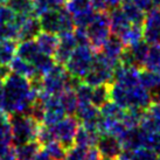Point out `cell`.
<instances>
[{
  "label": "cell",
  "mask_w": 160,
  "mask_h": 160,
  "mask_svg": "<svg viewBox=\"0 0 160 160\" xmlns=\"http://www.w3.org/2000/svg\"><path fill=\"white\" fill-rule=\"evenodd\" d=\"M38 93L32 89L28 78L15 72H11L4 81V96L0 108L9 115L27 113Z\"/></svg>",
  "instance_id": "1"
},
{
  "label": "cell",
  "mask_w": 160,
  "mask_h": 160,
  "mask_svg": "<svg viewBox=\"0 0 160 160\" xmlns=\"http://www.w3.org/2000/svg\"><path fill=\"white\" fill-rule=\"evenodd\" d=\"M12 126V145L19 146L21 144L36 140L38 131L42 123H39L32 116L27 113H12L11 118Z\"/></svg>",
  "instance_id": "2"
},
{
  "label": "cell",
  "mask_w": 160,
  "mask_h": 160,
  "mask_svg": "<svg viewBox=\"0 0 160 160\" xmlns=\"http://www.w3.org/2000/svg\"><path fill=\"white\" fill-rule=\"evenodd\" d=\"M41 29L54 34H61L64 32H72L75 28V23L71 14L67 9H49L46 13L39 17Z\"/></svg>",
  "instance_id": "3"
},
{
  "label": "cell",
  "mask_w": 160,
  "mask_h": 160,
  "mask_svg": "<svg viewBox=\"0 0 160 160\" xmlns=\"http://www.w3.org/2000/svg\"><path fill=\"white\" fill-rule=\"evenodd\" d=\"M115 69L116 66H113L110 61H108L101 52H96L92 66L88 71V74L84 76L83 82L92 88L101 84L110 83L113 81Z\"/></svg>",
  "instance_id": "4"
},
{
  "label": "cell",
  "mask_w": 160,
  "mask_h": 160,
  "mask_svg": "<svg viewBox=\"0 0 160 160\" xmlns=\"http://www.w3.org/2000/svg\"><path fill=\"white\" fill-rule=\"evenodd\" d=\"M95 50L90 45H78L71 54L69 61L66 64L67 70L70 75L83 81L84 76L88 74L93 63Z\"/></svg>",
  "instance_id": "5"
},
{
  "label": "cell",
  "mask_w": 160,
  "mask_h": 160,
  "mask_svg": "<svg viewBox=\"0 0 160 160\" xmlns=\"http://www.w3.org/2000/svg\"><path fill=\"white\" fill-rule=\"evenodd\" d=\"M90 46L95 52L101 50L104 42L111 35L110 18L108 11H96L92 21L87 27Z\"/></svg>",
  "instance_id": "6"
},
{
  "label": "cell",
  "mask_w": 160,
  "mask_h": 160,
  "mask_svg": "<svg viewBox=\"0 0 160 160\" xmlns=\"http://www.w3.org/2000/svg\"><path fill=\"white\" fill-rule=\"evenodd\" d=\"M80 120L75 116H67L55 125L50 126L55 140L60 142L68 150L75 145V136L80 126Z\"/></svg>",
  "instance_id": "7"
},
{
  "label": "cell",
  "mask_w": 160,
  "mask_h": 160,
  "mask_svg": "<svg viewBox=\"0 0 160 160\" xmlns=\"http://www.w3.org/2000/svg\"><path fill=\"white\" fill-rule=\"evenodd\" d=\"M58 38H60V42H58V49L53 58L56 63L66 66L70 58L71 54L74 53L75 48L78 46V43H77L76 36L74 34V31L61 33V34H58Z\"/></svg>",
  "instance_id": "8"
},
{
  "label": "cell",
  "mask_w": 160,
  "mask_h": 160,
  "mask_svg": "<svg viewBox=\"0 0 160 160\" xmlns=\"http://www.w3.org/2000/svg\"><path fill=\"white\" fill-rule=\"evenodd\" d=\"M144 39L148 45H160V8L153 7L144 21Z\"/></svg>",
  "instance_id": "9"
},
{
  "label": "cell",
  "mask_w": 160,
  "mask_h": 160,
  "mask_svg": "<svg viewBox=\"0 0 160 160\" xmlns=\"http://www.w3.org/2000/svg\"><path fill=\"white\" fill-rule=\"evenodd\" d=\"M96 147L103 157V159L116 160L123 151L119 138L113 134H101Z\"/></svg>",
  "instance_id": "10"
},
{
  "label": "cell",
  "mask_w": 160,
  "mask_h": 160,
  "mask_svg": "<svg viewBox=\"0 0 160 160\" xmlns=\"http://www.w3.org/2000/svg\"><path fill=\"white\" fill-rule=\"evenodd\" d=\"M124 49L125 45L123 43V41L120 40L119 36L111 34L108 38V40L104 42L101 50H98V52H101L108 61H110L113 66L117 67L119 64L120 56L124 52Z\"/></svg>",
  "instance_id": "11"
},
{
  "label": "cell",
  "mask_w": 160,
  "mask_h": 160,
  "mask_svg": "<svg viewBox=\"0 0 160 160\" xmlns=\"http://www.w3.org/2000/svg\"><path fill=\"white\" fill-rule=\"evenodd\" d=\"M139 128L145 132H160V104L152 102L144 110Z\"/></svg>",
  "instance_id": "12"
},
{
  "label": "cell",
  "mask_w": 160,
  "mask_h": 160,
  "mask_svg": "<svg viewBox=\"0 0 160 160\" xmlns=\"http://www.w3.org/2000/svg\"><path fill=\"white\" fill-rule=\"evenodd\" d=\"M145 136H146V132L139 126L133 129H128L119 137L123 150H137V148L144 147Z\"/></svg>",
  "instance_id": "13"
},
{
  "label": "cell",
  "mask_w": 160,
  "mask_h": 160,
  "mask_svg": "<svg viewBox=\"0 0 160 160\" xmlns=\"http://www.w3.org/2000/svg\"><path fill=\"white\" fill-rule=\"evenodd\" d=\"M42 31L41 29L40 20L39 17L36 15H29L25 19L22 25L20 26L19 29V41H25V40H35V38L39 35V33Z\"/></svg>",
  "instance_id": "14"
},
{
  "label": "cell",
  "mask_w": 160,
  "mask_h": 160,
  "mask_svg": "<svg viewBox=\"0 0 160 160\" xmlns=\"http://www.w3.org/2000/svg\"><path fill=\"white\" fill-rule=\"evenodd\" d=\"M35 41L42 53L47 54L49 56H54L60 42V38L54 33L43 31L39 33V35L35 38Z\"/></svg>",
  "instance_id": "15"
},
{
  "label": "cell",
  "mask_w": 160,
  "mask_h": 160,
  "mask_svg": "<svg viewBox=\"0 0 160 160\" xmlns=\"http://www.w3.org/2000/svg\"><path fill=\"white\" fill-rule=\"evenodd\" d=\"M109 18H110L111 34H115V35L119 36L131 25V22L129 21V19L126 18L124 12L118 6L115 8H111V12L109 13Z\"/></svg>",
  "instance_id": "16"
},
{
  "label": "cell",
  "mask_w": 160,
  "mask_h": 160,
  "mask_svg": "<svg viewBox=\"0 0 160 160\" xmlns=\"http://www.w3.org/2000/svg\"><path fill=\"white\" fill-rule=\"evenodd\" d=\"M119 6L126 15V18L129 19L130 22L134 23V25H144L146 14L142 9L139 8L132 0H122Z\"/></svg>",
  "instance_id": "17"
},
{
  "label": "cell",
  "mask_w": 160,
  "mask_h": 160,
  "mask_svg": "<svg viewBox=\"0 0 160 160\" xmlns=\"http://www.w3.org/2000/svg\"><path fill=\"white\" fill-rule=\"evenodd\" d=\"M41 53L39 46L36 43L35 40H25V41H19L18 49H17V56L22 58L27 62L33 64L38 58V55Z\"/></svg>",
  "instance_id": "18"
},
{
  "label": "cell",
  "mask_w": 160,
  "mask_h": 160,
  "mask_svg": "<svg viewBox=\"0 0 160 160\" xmlns=\"http://www.w3.org/2000/svg\"><path fill=\"white\" fill-rule=\"evenodd\" d=\"M99 136L101 134L98 133L97 131H93V130L88 129L83 125H80L75 136V145L85 147V148L96 146Z\"/></svg>",
  "instance_id": "19"
},
{
  "label": "cell",
  "mask_w": 160,
  "mask_h": 160,
  "mask_svg": "<svg viewBox=\"0 0 160 160\" xmlns=\"http://www.w3.org/2000/svg\"><path fill=\"white\" fill-rule=\"evenodd\" d=\"M42 150L39 142L36 140L28 142L26 144H21L19 146H14V154L17 160H34L36 154Z\"/></svg>",
  "instance_id": "20"
},
{
  "label": "cell",
  "mask_w": 160,
  "mask_h": 160,
  "mask_svg": "<svg viewBox=\"0 0 160 160\" xmlns=\"http://www.w3.org/2000/svg\"><path fill=\"white\" fill-rule=\"evenodd\" d=\"M58 98H60V103L67 116H75L77 107H78V98H77L75 89L66 88L58 95Z\"/></svg>",
  "instance_id": "21"
},
{
  "label": "cell",
  "mask_w": 160,
  "mask_h": 160,
  "mask_svg": "<svg viewBox=\"0 0 160 160\" xmlns=\"http://www.w3.org/2000/svg\"><path fill=\"white\" fill-rule=\"evenodd\" d=\"M9 68L12 72H15L18 75H21L23 77H26L28 80H31L33 77H35L36 75H39L40 72L36 70V68L34 67V64L27 62L22 58H20L19 56L14 58V60L11 62Z\"/></svg>",
  "instance_id": "22"
},
{
  "label": "cell",
  "mask_w": 160,
  "mask_h": 160,
  "mask_svg": "<svg viewBox=\"0 0 160 160\" xmlns=\"http://www.w3.org/2000/svg\"><path fill=\"white\" fill-rule=\"evenodd\" d=\"M120 40L123 41L125 47L133 46L138 42H140L144 38V28L142 25H134L131 23L126 29L119 35Z\"/></svg>",
  "instance_id": "23"
},
{
  "label": "cell",
  "mask_w": 160,
  "mask_h": 160,
  "mask_svg": "<svg viewBox=\"0 0 160 160\" xmlns=\"http://www.w3.org/2000/svg\"><path fill=\"white\" fill-rule=\"evenodd\" d=\"M18 43L15 39H7L0 42V64H11L17 55Z\"/></svg>",
  "instance_id": "24"
},
{
  "label": "cell",
  "mask_w": 160,
  "mask_h": 160,
  "mask_svg": "<svg viewBox=\"0 0 160 160\" xmlns=\"http://www.w3.org/2000/svg\"><path fill=\"white\" fill-rule=\"evenodd\" d=\"M139 82L148 91L160 88V74L156 71L148 70L146 68L139 69Z\"/></svg>",
  "instance_id": "25"
},
{
  "label": "cell",
  "mask_w": 160,
  "mask_h": 160,
  "mask_svg": "<svg viewBox=\"0 0 160 160\" xmlns=\"http://www.w3.org/2000/svg\"><path fill=\"white\" fill-rule=\"evenodd\" d=\"M64 8L71 14L72 18L81 15V14L91 12L95 9L91 0H67L66 5H64Z\"/></svg>",
  "instance_id": "26"
},
{
  "label": "cell",
  "mask_w": 160,
  "mask_h": 160,
  "mask_svg": "<svg viewBox=\"0 0 160 160\" xmlns=\"http://www.w3.org/2000/svg\"><path fill=\"white\" fill-rule=\"evenodd\" d=\"M110 83L101 84L92 88V95H91V103L98 109L102 107L104 103L110 101Z\"/></svg>",
  "instance_id": "27"
},
{
  "label": "cell",
  "mask_w": 160,
  "mask_h": 160,
  "mask_svg": "<svg viewBox=\"0 0 160 160\" xmlns=\"http://www.w3.org/2000/svg\"><path fill=\"white\" fill-rule=\"evenodd\" d=\"M13 12L19 15H34V2L33 0H8L7 1Z\"/></svg>",
  "instance_id": "28"
},
{
  "label": "cell",
  "mask_w": 160,
  "mask_h": 160,
  "mask_svg": "<svg viewBox=\"0 0 160 160\" xmlns=\"http://www.w3.org/2000/svg\"><path fill=\"white\" fill-rule=\"evenodd\" d=\"M142 68L156 71L160 74V45H152L147 53L146 60Z\"/></svg>",
  "instance_id": "29"
},
{
  "label": "cell",
  "mask_w": 160,
  "mask_h": 160,
  "mask_svg": "<svg viewBox=\"0 0 160 160\" xmlns=\"http://www.w3.org/2000/svg\"><path fill=\"white\" fill-rule=\"evenodd\" d=\"M11 147H13L11 122H0V154L8 151Z\"/></svg>",
  "instance_id": "30"
},
{
  "label": "cell",
  "mask_w": 160,
  "mask_h": 160,
  "mask_svg": "<svg viewBox=\"0 0 160 160\" xmlns=\"http://www.w3.org/2000/svg\"><path fill=\"white\" fill-rule=\"evenodd\" d=\"M101 115L105 118H112V119H122L123 116L125 113V109L119 107L117 103L113 101H108L107 103H104L102 107L99 108Z\"/></svg>",
  "instance_id": "31"
},
{
  "label": "cell",
  "mask_w": 160,
  "mask_h": 160,
  "mask_svg": "<svg viewBox=\"0 0 160 160\" xmlns=\"http://www.w3.org/2000/svg\"><path fill=\"white\" fill-rule=\"evenodd\" d=\"M33 64H34V67L36 68V70L39 71L41 75H45L46 72H48V71L56 64V62H55L54 58L49 56L47 54H43L41 52V53L38 55V58H35V61L33 62Z\"/></svg>",
  "instance_id": "32"
},
{
  "label": "cell",
  "mask_w": 160,
  "mask_h": 160,
  "mask_svg": "<svg viewBox=\"0 0 160 160\" xmlns=\"http://www.w3.org/2000/svg\"><path fill=\"white\" fill-rule=\"evenodd\" d=\"M49 156L53 158V160H63L67 150L63 147V145L58 140H53L47 144L45 147H42Z\"/></svg>",
  "instance_id": "33"
},
{
  "label": "cell",
  "mask_w": 160,
  "mask_h": 160,
  "mask_svg": "<svg viewBox=\"0 0 160 160\" xmlns=\"http://www.w3.org/2000/svg\"><path fill=\"white\" fill-rule=\"evenodd\" d=\"M157 153L150 148L140 147L137 150H131V159L130 160H157Z\"/></svg>",
  "instance_id": "34"
},
{
  "label": "cell",
  "mask_w": 160,
  "mask_h": 160,
  "mask_svg": "<svg viewBox=\"0 0 160 160\" xmlns=\"http://www.w3.org/2000/svg\"><path fill=\"white\" fill-rule=\"evenodd\" d=\"M144 147L150 148L157 154H160V132H146Z\"/></svg>",
  "instance_id": "35"
},
{
  "label": "cell",
  "mask_w": 160,
  "mask_h": 160,
  "mask_svg": "<svg viewBox=\"0 0 160 160\" xmlns=\"http://www.w3.org/2000/svg\"><path fill=\"white\" fill-rule=\"evenodd\" d=\"M78 103H89L91 102V95H92V87L88 85L83 81L81 82L78 87L75 89Z\"/></svg>",
  "instance_id": "36"
},
{
  "label": "cell",
  "mask_w": 160,
  "mask_h": 160,
  "mask_svg": "<svg viewBox=\"0 0 160 160\" xmlns=\"http://www.w3.org/2000/svg\"><path fill=\"white\" fill-rule=\"evenodd\" d=\"M88 150H89V148L74 145L72 147H70V148L67 150L63 160H85Z\"/></svg>",
  "instance_id": "37"
},
{
  "label": "cell",
  "mask_w": 160,
  "mask_h": 160,
  "mask_svg": "<svg viewBox=\"0 0 160 160\" xmlns=\"http://www.w3.org/2000/svg\"><path fill=\"white\" fill-rule=\"evenodd\" d=\"M17 17V14L13 12V9L8 5L0 4V25L12 22Z\"/></svg>",
  "instance_id": "38"
},
{
  "label": "cell",
  "mask_w": 160,
  "mask_h": 160,
  "mask_svg": "<svg viewBox=\"0 0 160 160\" xmlns=\"http://www.w3.org/2000/svg\"><path fill=\"white\" fill-rule=\"evenodd\" d=\"M34 2V15L40 17L41 14L46 13L50 9L49 0H33Z\"/></svg>",
  "instance_id": "39"
},
{
  "label": "cell",
  "mask_w": 160,
  "mask_h": 160,
  "mask_svg": "<svg viewBox=\"0 0 160 160\" xmlns=\"http://www.w3.org/2000/svg\"><path fill=\"white\" fill-rule=\"evenodd\" d=\"M134 4L137 5L140 9H142L145 13L150 12L153 7H154V2L153 0H132Z\"/></svg>",
  "instance_id": "40"
},
{
  "label": "cell",
  "mask_w": 160,
  "mask_h": 160,
  "mask_svg": "<svg viewBox=\"0 0 160 160\" xmlns=\"http://www.w3.org/2000/svg\"><path fill=\"white\" fill-rule=\"evenodd\" d=\"M85 160H103V157L101 156V153H99V151L97 150V147L92 146L88 150Z\"/></svg>",
  "instance_id": "41"
},
{
  "label": "cell",
  "mask_w": 160,
  "mask_h": 160,
  "mask_svg": "<svg viewBox=\"0 0 160 160\" xmlns=\"http://www.w3.org/2000/svg\"><path fill=\"white\" fill-rule=\"evenodd\" d=\"M91 2L96 11H108L109 9L107 0H91Z\"/></svg>",
  "instance_id": "42"
},
{
  "label": "cell",
  "mask_w": 160,
  "mask_h": 160,
  "mask_svg": "<svg viewBox=\"0 0 160 160\" xmlns=\"http://www.w3.org/2000/svg\"><path fill=\"white\" fill-rule=\"evenodd\" d=\"M12 72V70H11V68H9V66H6V64H0V80L1 81H5L7 77H8V75Z\"/></svg>",
  "instance_id": "43"
},
{
  "label": "cell",
  "mask_w": 160,
  "mask_h": 160,
  "mask_svg": "<svg viewBox=\"0 0 160 160\" xmlns=\"http://www.w3.org/2000/svg\"><path fill=\"white\" fill-rule=\"evenodd\" d=\"M0 160H17L14 154V147H11L8 151L0 154Z\"/></svg>",
  "instance_id": "44"
},
{
  "label": "cell",
  "mask_w": 160,
  "mask_h": 160,
  "mask_svg": "<svg viewBox=\"0 0 160 160\" xmlns=\"http://www.w3.org/2000/svg\"><path fill=\"white\" fill-rule=\"evenodd\" d=\"M67 0H49V6L50 9H60L63 8Z\"/></svg>",
  "instance_id": "45"
},
{
  "label": "cell",
  "mask_w": 160,
  "mask_h": 160,
  "mask_svg": "<svg viewBox=\"0 0 160 160\" xmlns=\"http://www.w3.org/2000/svg\"><path fill=\"white\" fill-rule=\"evenodd\" d=\"M34 160H53V158L49 156L45 150H41V151L36 154V157L34 158Z\"/></svg>",
  "instance_id": "46"
},
{
  "label": "cell",
  "mask_w": 160,
  "mask_h": 160,
  "mask_svg": "<svg viewBox=\"0 0 160 160\" xmlns=\"http://www.w3.org/2000/svg\"><path fill=\"white\" fill-rule=\"evenodd\" d=\"M120 1L122 0H107V4H108V7L111 9V8H115L117 6H119Z\"/></svg>",
  "instance_id": "47"
},
{
  "label": "cell",
  "mask_w": 160,
  "mask_h": 160,
  "mask_svg": "<svg viewBox=\"0 0 160 160\" xmlns=\"http://www.w3.org/2000/svg\"><path fill=\"white\" fill-rule=\"evenodd\" d=\"M2 96H4V81L0 80V103L2 101Z\"/></svg>",
  "instance_id": "48"
},
{
  "label": "cell",
  "mask_w": 160,
  "mask_h": 160,
  "mask_svg": "<svg viewBox=\"0 0 160 160\" xmlns=\"http://www.w3.org/2000/svg\"><path fill=\"white\" fill-rule=\"evenodd\" d=\"M154 2V7H159L160 8V0H153Z\"/></svg>",
  "instance_id": "49"
},
{
  "label": "cell",
  "mask_w": 160,
  "mask_h": 160,
  "mask_svg": "<svg viewBox=\"0 0 160 160\" xmlns=\"http://www.w3.org/2000/svg\"><path fill=\"white\" fill-rule=\"evenodd\" d=\"M8 0H0V4H7Z\"/></svg>",
  "instance_id": "50"
},
{
  "label": "cell",
  "mask_w": 160,
  "mask_h": 160,
  "mask_svg": "<svg viewBox=\"0 0 160 160\" xmlns=\"http://www.w3.org/2000/svg\"><path fill=\"white\" fill-rule=\"evenodd\" d=\"M157 160H160V154L158 156V159H157Z\"/></svg>",
  "instance_id": "51"
},
{
  "label": "cell",
  "mask_w": 160,
  "mask_h": 160,
  "mask_svg": "<svg viewBox=\"0 0 160 160\" xmlns=\"http://www.w3.org/2000/svg\"><path fill=\"white\" fill-rule=\"evenodd\" d=\"M103 160H110V159H103Z\"/></svg>",
  "instance_id": "52"
}]
</instances>
